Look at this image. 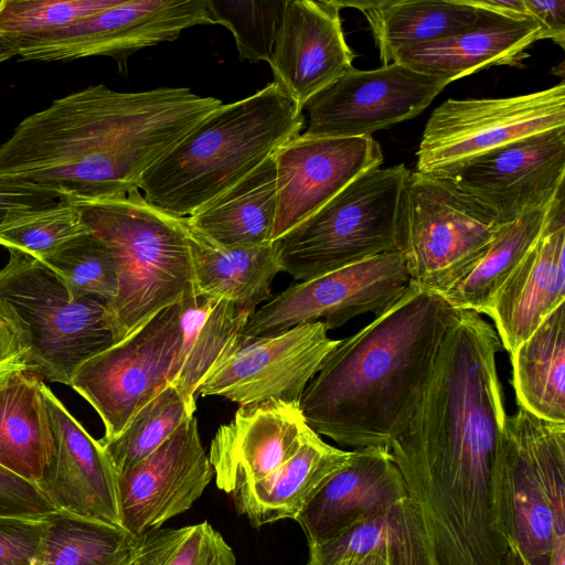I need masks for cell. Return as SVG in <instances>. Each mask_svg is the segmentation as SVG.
<instances>
[{
  "instance_id": "cell-1",
  "label": "cell",
  "mask_w": 565,
  "mask_h": 565,
  "mask_svg": "<svg viewBox=\"0 0 565 565\" xmlns=\"http://www.w3.org/2000/svg\"><path fill=\"white\" fill-rule=\"evenodd\" d=\"M221 105L186 87L90 85L21 120L0 145V174L64 196H122Z\"/></svg>"
},
{
  "instance_id": "cell-2",
  "label": "cell",
  "mask_w": 565,
  "mask_h": 565,
  "mask_svg": "<svg viewBox=\"0 0 565 565\" xmlns=\"http://www.w3.org/2000/svg\"><path fill=\"white\" fill-rule=\"evenodd\" d=\"M459 310L411 281L385 312L340 343L307 384L308 426L342 446L388 448L407 427Z\"/></svg>"
},
{
  "instance_id": "cell-3",
  "label": "cell",
  "mask_w": 565,
  "mask_h": 565,
  "mask_svg": "<svg viewBox=\"0 0 565 565\" xmlns=\"http://www.w3.org/2000/svg\"><path fill=\"white\" fill-rule=\"evenodd\" d=\"M302 111L274 82L222 104L143 174L139 191L150 204L188 217L301 135Z\"/></svg>"
},
{
  "instance_id": "cell-4",
  "label": "cell",
  "mask_w": 565,
  "mask_h": 565,
  "mask_svg": "<svg viewBox=\"0 0 565 565\" xmlns=\"http://www.w3.org/2000/svg\"><path fill=\"white\" fill-rule=\"evenodd\" d=\"M67 198L116 262L117 294L106 306L114 343L194 292L186 217L150 204L139 190L107 199Z\"/></svg>"
},
{
  "instance_id": "cell-5",
  "label": "cell",
  "mask_w": 565,
  "mask_h": 565,
  "mask_svg": "<svg viewBox=\"0 0 565 565\" xmlns=\"http://www.w3.org/2000/svg\"><path fill=\"white\" fill-rule=\"evenodd\" d=\"M494 489L508 544L529 565H548L556 536H565V423L519 406L507 415Z\"/></svg>"
},
{
  "instance_id": "cell-6",
  "label": "cell",
  "mask_w": 565,
  "mask_h": 565,
  "mask_svg": "<svg viewBox=\"0 0 565 565\" xmlns=\"http://www.w3.org/2000/svg\"><path fill=\"white\" fill-rule=\"evenodd\" d=\"M8 250L9 259L0 268V309L29 339L34 372L70 385L83 362L114 343L106 303L74 294L40 259Z\"/></svg>"
},
{
  "instance_id": "cell-7",
  "label": "cell",
  "mask_w": 565,
  "mask_h": 565,
  "mask_svg": "<svg viewBox=\"0 0 565 565\" xmlns=\"http://www.w3.org/2000/svg\"><path fill=\"white\" fill-rule=\"evenodd\" d=\"M504 223L445 177L411 172L397 216V250L411 281L445 295L482 257Z\"/></svg>"
},
{
  "instance_id": "cell-8",
  "label": "cell",
  "mask_w": 565,
  "mask_h": 565,
  "mask_svg": "<svg viewBox=\"0 0 565 565\" xmlns=\"http://www.w3.org/2000/svg\"><path fill=\"white\" fill-rule=\"evenodd\" d=\"M409 173L403 163L377 167L349 183L279 239L282 271L305 281L397 250L398 207Z\"/></svg>"
},
{
  "instance_id": "cell-9",
  "label": "cell",
  "mask_w": 565,
  "mask_h": 565,
  "mask_svg": "<svg viewBox=\"0 0 565 565\" xmlns=\"http://www.w3.org/2000/svg\"><path fill=\"white\" fill-rule=\"evenodd\" d=\"M182 341L178 302L76 369L70 386L99 415L102 440L117 437L142 406L175 381Z\"/></svg>"
},
{
  "instance_id": "cell-10",
  "label": "cell",
  "mask_w": 565,
  "mask_h": 565,
  "mask_svg": "<svg viewBox=\"0 0 565 565\" xmlns=\"http://www.w3.org/2000/svg\"><path fill=\"white\" fill-rule=\"evenodd\" d=\"M559 127H565L563 81L511 97L447 99L426 122L416 171L446 177L511 142Z\"/></svg>"
},
{
  "instance_id": "cell-11",
  "label": "cell",
  "mask_w": 565,
  "mask_h": 565,
  "mask_svg": "<svg viewBox=\"0 0 565 565\" xmlns=\"http://www.w3.org/2000/svg\"><path fill=\"white\" fill-rule=\"evenodd\" d=\"M409 282L402 253H383L289 286L255 310L242 334L269 335L317 321L331 330L366 312L379 317L404 295Z\"/></svg>"
},
{
  "instance_id": "cell-12",
  "label": "cell",
  "mask_w": 565,
  "mask_h": 565,
  "mask_svg": "<svg viewBox=\"0 0 565 565\" xmlns=\"http://www.w3.org/2000/svg\"><path fill=\"white\" fill-rule=\"evenodd\" d=\"M340 343L323 322L269 335L239 334L200 385L196 396H221L239 406L299 403L326 356Z\"/></svg>"
},
{
  "instance_id": "cell-13",
  "label": "cell",
  "mask_w": 565,
  "mask_h": 565,
  "mask_svg": "<svg viewBox=\"0 0 565 565\" xmlns=\"http://www.w3.org/2000/svg\"><path fill=\"white\" fill-rule=\"evenodd\" d=\"M200 24H213L205 0H120L62 30L13 47L22 61L109 56L125 64L132 53L173 41L182 31Z\"/></svg>"
},
{
  "instance_id": "cell-14",
  "label": "cell",
  "mask_w": 565,
  "mask_h": 565,
  "mask_svg": "<svg viewBox=\"0 0 565 565\" xmlns=\"http://www.w3.org/2000/svg\"><path fill=\"white\" fill-rule=\"evenodd\" d=\"M450 84L394 62L374 70L352 68L303 106L311 138H353L411 119Z\"/></svg>"
},
{
  "instance_id": "cell-15",
  "label": "cell",
  "mask_w": 565,
  "mask_h": 565,
  "mask_svg": "<svg viewBox=\"0 0 565 565\" xmlns=\"http://www.w3.org/2000/svg\"><path fill=\"white\" fill-rule=\"evenodd\" d=\"M445 178L511 223L565 193V127L519 139Z\"/></svg>"
},
{
  "instance_id": "cell-16",
  "label": "cell",
  "mask_w": 565,
  "mask_h": 565,
  "mask_svg": "<svg viewBox=\"0 0 565 565\" xmlns=\"http://www.w3.org/2000/svg\"><path fill=\"white\" fill-rule=\"evenodd\" d=\"M273 158L276 168L274 242L358 177L381 167L383 152L372 136L311 138L301 134L281 146Z\"/></svg>"
},
{
  "instance_id": "cell-17",
  "label": "cell",
  "mask_w": 565,
  "mask_h": 565,
  "mask_svg": "<svg viewBox=\"0 0 565 565\" xmlns=\"http://www.w3.org/2000/svg\"><path fill=\"white\" fill-rule=\"evenodd\" d=\"M214 477L194 415L153 452L117 475L120 525L136 536L188 511Z\"/></svg>"
},
{
  "instance_id": "cell-18",
  "label": "cell",
  "mask_w": 565,
  "mask_h": 565,
  "mask_svg": "<svg viewBox=\"0 0 565 565\" xmlns=\"http://www.w3.org/2000/svg\"><path fill=\"white\" fill-rule=\"evenodd\" d=\"M339 2L286 0L269 66L276 83L303 110L316 94L353 68Z\"/></svg>"
},
{
  "instance_id": "cell-19",
  "label": "cell",
  "mask_w": 565,
  "mask_h": 565,
  "mask_svg": "<svg viewBox=\"0 0 565 565\" xmlns=\"http://www.w3.org/2000/svg\"><path fill=\"white\" fill-rule=\"evenodd\" d=\"M42 392L54 455L39 488L57 510L120 525L117 472L103 446L44 383Z\"/></svg>"
},
{
  "instance_id": "cell-20",
  "label": "cell",
  "mask_w": 565,
  "mask_h": 565,
  "mask_svg": "<svg viewBox=\"0 0 565 565\" xmlns=\"http://www.w3.org/2000/svg\"><path fill=\"white\" fill-rule=\"evenodd\" d=\"M311 430L299 403L239 406L211 441L209 459L217 488L231 494L268 477L300 449Z\"/></svg>"
},
{
  "instance_id": "cell-21",
  "label": "cell",
  "mask_w": 565,
  "mask_h": 565,
  "mask_svg": "<svg viewBox=\"0 0 565 565\" xmlns=\"http://www.w3.org/2000/svg\"><path fill=\"white\" fill-rule=\"evenodd\" d=\"M565 195L556 202L537 242L504 281L486 315L511 353L565 302Z\"/></svg>"
},
{
  "instance_id": "cell-22",
  "label": "cell",
  "mask_w": 565,
  "mask_h": 565,
  "mask_svg": "<svg viewBox=\"0 0 565 565\" xmlns=\"http://www.w3.org/2000/svg\"><path fill=\"white\" fill-rule=\"evenodd\" d=\"M405 498V482L388 448L353 449L350 462L320 489L295 521L310 547Z\"/></svg>"
},
{
  "instance_id": "cell-23",
  "label": "cell",
  "mask_w": 565,
  "mask_h": 565,
  "mask_svg": "<svg viewBox=\"0 0 565 565\" xmlns=\"http://www.w3.org/2000/svg\"><path fill=\"white\" fill-rule=\"evenodd\" d=\"M480 10L471 29L402 50L393 63L451 83L490 66L520 64L526 49L541 40V28L531 17Z\"/></svg>"
},
{
  "instance_id": "cell-24",
  "label": "cell",
  "mask_w": 565,
  "mask_h": 565,
  "mask_svg": "<svg viewBox=\"0 0 565 565\" xmlns=\"http://www.w3.org/2000/svg\"><path fill=\"white\" fill-rule=\"evenodd\" d=\"M352 456L353 450L335 448L311 430L300 449L279 469L230 494L235 510L254 527L295 520Z\"/></svg>"
},
{
  "instance_id": "cell-25",
  "label": "cell",
  "mask_w": 565,
  "mask_h": 565,
  "mask_svg": "<svg viewBox=\"0 0 565 565\" xmlns=\"http://www.w3.org/2000/svg\"><path fill=\"white\" fill-rule=\"evenodd\" d=\"M194 292L255 312L271 296L270 285L282 271L281 243L223 247L189 227Z\"/></svg>"
},
{
  "instance_id": "cell-26",
  "label": "cell",
  "mask_w": 565,
  "mask_h": 565,
  "mask_svg": "<svg viewBox=\"0 0 565 565\" xmlns=\"http://www.w3.org/2000/svg\"><path fill=\"white\" fill-rule=\"evenodd\" d=\"M338 2L364 14L383 65L393 63L402 50L471 29L482 14L466 0Z\"/></svg>"
},
{
  "instance_id": "cell-27",
  "label": "cell",
  "mask_w": 565,
  "mask_h": 565,
  "mask_svg": "<svg viewBox=\"0 0 565 565\" xmlns=\"http://www.w3.org/2000/svg\"><path fill=\"white\" fill-rule=\"evenodd\" d=\"M273 156L233 188L188 216L189 227L228 248L253 247L273 242L276 212V168Z\"/></svg>"
},
{
  "instance_id": "cell-28",
  "label": "cell",
  "mask_w": 565,
  "mask_h": 565,
  "mask_svg": "<svg viewBox=\"0 0 565 565\" xmlns=\"http://www.w3.org/2000/svg\"><path fill=\"white\" fill-rule=\"evenodd\" d=\"M43 383L22 372L0 388V466L36 484L54 455Z\"/></svg>"
},
{
  "instance_id": "cell-29",
  "label": "cell",
  "mask_w": 565,
  "mask_h": 565,
  "mask_svg": "<svg viewBox=\"0 0 565 565\" xmlns=\"http://www.w3.org/2000/svg\"><path fill=\"white\" fill-rule=\"evenodd\" d=\"M369 555L380 556L385 565H428L423 525L408 497L310 546L307 565H333Z\"/></svg>"
},
{
  "instance_id": "cell-30",
  "label": "cell",
  "mask_w": 565,
  "mask_h": 565,
  "mask_svg": "<svg viewBox=\"0 0 565 565\" xmlns=\"http://www.w3.org/2000/svg\"><path fill=\"white\" fill-rule=\"evenodd\" d=\"M510 355L518 406L542 419L565 423V302Z\"/></svg>"
},
{
  "instance_id": "cell-31",
  "label": "cell",
  "mask_w": 565,
  "mask_h": 565,
  "mask_svg": "<svg viewBox=\"0 0 565 565\" xmlns=\"http://www.w3.org/2000/svg\"><path fill=\"white\" fill-rule=\"evenodd\" d=\"M180 305L183 341L179 373L172 384L195 407L200 385L242 333L254 312L230 301L195 292Z\"/></svg>"
},
{
  "instance_id": "cell-32",
  "label": "cell",
  "mask_w": 565,
  "mask_h": 565,
  "mask_svg": "<svg viewBox=\"0 0 565 565\" xmlns=\"http://www.w3.org/2000/svg\"><path fill=\"white\" fill-rule=\"evenodd\" d=\"M564 194L504 224L482 257L443 297L458 310L486 313L498 290L540 238Z\"/></svg>"
},
{
  "instance_id": "cell-33",
  "label": "cell",
  "mask_w": 565,
  "mask_h": 565,
  "mask_svg": "<svg viewBox=\"0 0 565 565\" xmlns=\"http://www.w3.org/2000/svg\"><path fill=\"white\" fill-rule=\"evenodd\" d=\"M138 542L120 525L56 510L43 519L32 565H130Z\"/></svg>"
},
{
  "instance_id": "cell-34",
  "label": "cell",
  "mask_w": 565,
  "mask_h": 565,
  "mask_svg": "<svg viewBox=\"0 0 565 565\" xmlns=\"http://www.w3.org/2000/svg\"><path fill=\"white\" fill-rule=\"evenodd\" d=\"M194 411L171 383L142 406L117 437L98 441L117 475L122 473L162 445Z\"/></svg>"
},
{
  "instance_id": "cell-35",
  "label": "cell",
  "mask_w": 565,
  "mask_h": 565,
  "mask_svg": "<svg viewBox=\"0 0 565 565\" xmlns=\"http://www.w3.org/2000/svg\"><path fill=\"white\" fill-rule=\"evenodd\" d=\"M130 565H236V556L222 534L204 521L147 531L139 536Z\"/></svg>"
},
{
  "instance_id": "cell-36",
  "label": "cell",
  "mask_w": 565,
  "mask_h": 565,
  "mask_svg": "<svg viewBox=\"0 0 565 565\" xmlns=\"http://www.w3.org/2000/svg\"><path fill=\"white\" fill-rule=\"evenodd\" d=\"M71 290L106 303L117 294V266L106 243L93 232L79 235L41 259Z\"/></svg>"
},
{
  "instance_id": "cell-37",
  "label": "cell",
  "mask_w": 565,
  "mask_h": 565,
  "mask_svg": "<svg viewBox=\"0 0 565 565\" xmlns=\"http://www.w3.org/2000/svg\"><path fill=\"white\" fill-rule=\"evenodd\" d=\"M77 207L67 196L12 218L0 227V246L17 249L38 259L88 233Z\"/></svg>"
},
{
  "instance_id": "cell-38",
  "label": "cell",
  "mask_w": 565,
  "mask_h": 565,
  "mask_svg": "<svg viewBox=\"0 0 565 565\" xmlns=\"http://www.w3.org/2000/svg\"><path fill=\"white\" fill-rule=\"evenodd\" d=\"M286 0H205L213 24L228 29L239 60L269 63Z\"/></svg>"
},
{
  "instance_id": "cell-39",
  "label": "cell",
  "mask_w": 565,
  "mask_h": 565,
  "mask_svg": "<svg viewBox=\"0 0 565 565\" xmlns=\"http://www.w3.org/2000/svg\"><path fill=\"white\" fill-rule=\"evenodd\" d=\"M119 1L0 0V40L13 47L23 41L62 30Z\"/></svg>"
},
{
  "instance_id": "cell-40",
  "label": "cell",
  "mask_w": 565,
  "mask_h": 565,
  "mask_svg": "<svg viewBox=\"0 0 565 565\" xmlns=\"http://www.w3.org/2000/svg\"><path fill=\"white\" fill-rule=\"evenodd\" d=\"M56 510L36 483L0 466V516L43 520Z\"/></svg>"
},
{
  "instance_id": "cell-41",
  "label": "cell",
  "mask_w": 565,
  "mask_h": 565,
  "mask_svg": "<svg viewBox=\"0 0 565 565\" xmlns=\"http://www.w3.org/2000/svg\"><path fill=\"white\" fill-rule=\"evenodd\" d=\"M43 533V520L0 516V565H32Z\"/></svg>"
},
{
  "instance_id": "cell-42",
  "label": "cell",
  "mask_w": 565,
  "mask_h": 565,
  "mask_svg": "<svg viewBox=\"0 0 565 565\" xmlns=\"http://www.w3.org/2000/svg\"><path fill=\"white\" fill-rule=\"evenodd\" d=\"M63 196L54 189L0 174V227L19 215L51 205Z\"/></svg>"
},
{
  "instance_id": "cell-43",
  "label": "cell",
  "mask_w": 565,
  "mask_h": 565,
  "mask_svg": "<svg viewBox=\"0 0 565 565\" xmlns=\"http://www.w3.org/2000/svg\"><path fill=\"white\" fill-rule=\"evenodd\" d=\"M22 372H34L31 344L22 329L0 309V388Z\"/></svg>"
},
{
  "instance_id": "cell-44",
  "label": "cell",
  "mask_w": 565,
  "mask_h": 565,
  "mask_svg": "<svg viewBox=\"0 0 565 565\" xmlns=\"http://www.w3.org/2000/svg\"><path fill=\"white\" fill-rule=\"evenodd\" d=\"M529 15L541 28V40L550 39L565 47V0H524Z\"/></svg>"
},
{
  "instance_id": "cell-45",
  "label": "cell",
  "mask_w": 565,
  "mask_h": 565,
  "mask_svg": "<svg viewBox=\"0 0 565 565\" xmlns=\"http://www.w3.org/2000/svg\"><path fill=\"white\" fill-rule=\"evenodd\" d=\"M466 2L482 10L510 15L530 17L524 0H466Z\"/></svg>"
},
{
  "instance_id": "cell-46",
  "label": "cell",
  "mask_w": 565,
  "mask_h": 565,
  "mask_svg": "<svg viewBox=\"0 0 565 565\" xmlns=\"http://www.w3.org/2000/svg\"><path fill=\"white\" fill-rule=\"evenodd\" d=\"M548 565H565V536H556Z\"/></svg>"
},
{
  "instance_id": "cell-47",
  "label": "cell",
  "mask_w": 565,
  "mask_h": 565,
  "mask_svg": "<svg viewBox=\"0 0 565 565\" xmlns=\"http://www.w3.org/2000/svg\"><path fill=\"white\" fill-rule=\"evenodd\" d=\"M333 565H385L380 556L369 555L340 561Z\"/></svg>"
},
{
  "instance_id": "cell-48",
  "label": "cell",
  "mask_w": 565,
  "mask_h": 565,
  "mask_svg": "<svg viewBox=\"0 0 565 565\" xmlns=\"http://www.w3.org/2000/svg\"><path fill=\"white\" fill-rule=\"evenodd\" d=\"M503 565H529L521 554L518 552V550L511 545L508 544V550L503 557Z\"/></svg>"
},
{
  "instance_id": "cell-49",
  "label": "cell",
  "mask_w": 565,
  "mask_h": 565,
  "mask_svg": "<svg viewBox=\"0 0 565 565\" xmlns=\"http://www.w3.org/2000/svg\"><path fill=\"white\" fill-rule=\"evenodd\" d=\"M15 56V50L4 41L0 40V63Z\"/></svg>"
}]
</instances>
